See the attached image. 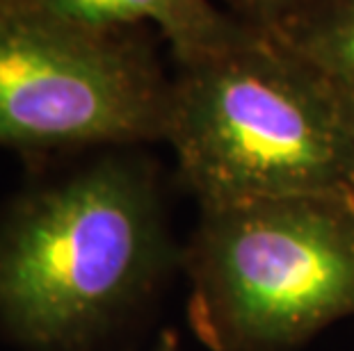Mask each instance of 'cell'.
<instances>
[{"label":"cell","mask_w":354,"mask_h":351,"mask_svg":"<svg viewBox=\"0 0 354 351\" xmlns=\"http://www.w3.org/2000/svg\"><path fill=\"white\" fill-rule=\"evenodd\" d=\"M171 263L156 171L115 148L5 210L0 326L32 349H80L138 308Z\"/></svg>","instance_id":"1"},{"label":"cell","mask_w":354,"mask_h":351,"mask_svg":"<svg viewBox=\"0 0 354 351\" xmlns=\"http://www.w3.org/2000/svg\"><path fill=\"white\" fill-rule=\"evenodd\" d=\"M165 141L199 208L295 194H352L348 96L272 32L238 39L171 78Z\"/></svg>","instance_id":"2"},{"label":"cell","mask_w":354,"mask_h":351,"mask_svg":"<svg viewBox=\"0 0 354 351\" xmlns=\"http://www.w3.org/2000/svg\"><path fill=\"white\" fill-rule=\"evenodd\" d=\"M187 322L213 351H288L354 317V197L201 208L183 253Z\"/></svg>","instance_id":"3"},{"label":"cell","mask_w":354,"mask_h":351,"mask_svg":"<svg viewBox=\"0 0 354 351\" xmlns=\"http://www.w3.org/2000/svg\"><path fill=\"white\" fill-rule=\"evenodd\" d=\"M171 80L140 28L0 0V148L44 155L165 139Z\"/></svg>","instance_id":"4"},{"label":"cell","mask_w":354,"mask_h":351,"mask_svg":"<svg viewBox=\"0 0 354 351\" xmlns=\"http://www.w3.org/2000/svg\"><path fill=\"white\" fill-rule=\"evenodd\" d=\"M76 23L101 30H131L151 23L180 64L194 62L238 39L243 23L213 0H35Z\"/></svg>","instance_id":"5"},{"label":"cell","mask_w":354,"mask_h":351,"mask_svg":"<svg viewBox=\"0 0 354 351\" xmlns=\"http://www.w3.org/2000/svg\"><path fill=\"white\" fill-rule=\"evenodd\" d=\"M268 32L338 92L354 99V0H318Z\"/></svg>","instance_id":"6"},{"label":"cell","mask_w":354,"mask_h":351,"mask_svg":"<svg viewBox=\"0 0 354 351\" xmlns=\"http://www.w3.org/2000/svg\"><path fill=\"white\" fill-rule=\"evenodd\" d=\"M254 17V26L263 30H274L286 21L295 19L297 14L306 12L318 0H238Z\"/></svg>","instance_id":"7"},{"label":"cell","mask_w":354,"mask_h":351,"mask_svg":"<svg viewBox=\"0 0 354 351\" xmlns=\"http://www.w3.org/2000/svg\"><path fill=\"white\" fill-rule=\"evenodd\" d=\"M147 351H183V349H180L178 335L174 331H162L160 338H158Z\"/></svg>","instance_id":"8"},{"label":"cell","mask_w":354,"mask_h":351,"mask_svg":"<svg viewBox=\"0 0 354 351\" xmlns=\"http://www.w3.org/2000/svg\"><path fill=\"white\" fill-rule=\"evenodd\" d=\"M350 101V114H352V135H354V99H348Z\"/></svg>","instance_id":"9"}]
</instances>
